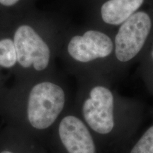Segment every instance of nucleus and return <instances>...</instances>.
Here are the masks:
<instances>
[{"mask_svg":"<svg viewBox=\"0 0 153 153\" xmlns=\"http://www.w3.org/2000/svg\"><path fill=\"white\" fill-rule=\"evenodd\" d=\"M66 52L76 78L89 74H102L113 79L114 41L108 34L98 29L74 34L69 38Z\"/></svg>","mask_w":153,"mask_h":153,"instance_id":"2","label":"nucleus"},{"mask_svg":"<svg viewBox=\"0 0 153 153\" xmlns=\"http://www.w3.org/2000/svg\"><path fill=\"white\" fill-rule=\"evenodd\" d=\"M130 153H153V124L143 132L132 146Z\"/></svg>","mask_w":153,"mask_h":153,"instance_id":"9","label":"nucleus"},{"mask_svg":"<svg viewBox=\"0 0 153 153\" xmlns=\"http://www.w3.org/2000/svg\"><path fill=\"white\" fill-rule=\"evenodd\" d=\"M1 153H12V152H9V151H4V152H1Z\"/></svg>","mask_w":153,"mask_h":153,"instance_id":"12","label":"nucleus"},{"mask_svg":"<svg viewBox=\"0 0 153 153\" xmlns=\"http://www.w3.org/2000/svg\"><path fill=\"white\" fill-rule=\"evenodd\" d=\"M68 92L56 82L44 80L31 87L26 115L29 124L37 131L50 128L68 109Z\"/></svg>","mask_w":153,"mask_h":153,"instance_id":"4","label":"nucleus"},{"mask_svg":"<svg viewBox=\"0 0 153 153\" xmlns=\"http://www.w3.org/2000/svg\"><path fill=\"white\" fill-rule=\"evenodd\" d=\"M152 29V16L144 11H136L120 25L114 38L113 79L120 76V72L125 70L126 66L131 64L142 53Z\"/></svg>","mask_w":153,"mask_h":153,"instance_id":"3","label":"nucleus"},{"mask_svg":"<svg viewBox=\"0 0 153 153\" xmlns=\"http://www.w3.org/2000/svg\"><path fill=\"white\" fill-rule=\"evenodd\" d=\"M57 133L67 153L98 152V141L72 106L59 120Z\"/></svg>","mask_w":153,"mask_h":153,"instance_id":"5","label":"nucleus"},{"mask_svg":"<svg viewBox=\"0 0 153 153\" xmlns=\"http://www.w3.org/2000/svg\"><path fill=\"white\" fill-rule=\"evenodd\" d=\"M145 0H108L101 7V19L110 26H120L140 8Z\"/></svg>","mask_w":153,"mask_h":153,"instance_id":"7","label":"nucleus"},{"mask_svg":"<svg viewBox=\"0 0 153 153\" xmlns=\"http://www.w3.org/2000/svg\"><path fill=\"white\" fill-rule=\"evenodd\" d=\"M77 79L72 107L97 141H121L135 133L141 118L137 101L120 95L106 74H89Z\"/></svg>","mask_w":153,"mask_h":153,"instance_id":"1","label":"nucleus"},{"mask_svg":"<svg viewBox=\"0 0 153 153\" xmlns=\"http://www.w3.org/2000/svg\"><path fill=\"white\" fill-rule=\"evenodd\" d=\"M19 0H0V4L5 6H11L16 4Z\"/></svg>","mask_w":153,"mask_h":153,"instance_id":"10","label":"nucleus"},{"mask_svg":"<svg viewBox=\"0 0 153 153\" xmlns=\"http://www.w3.org/2000/svg\"><path fill=\"white\" fill-rule=\"evenodd\" d=\"M14 44L17 61L23 68H33L39 72L48 68L51 59V49L31 26H19L15 32Z\"/></svg>","mask_w":153,"mask_h":153,"instance_id":"6","label":"nucleus"},{"mask_svg":"<svg viewBox=\"0 0 153 153\" xmlns=\"http://www.w3.org/2000/svg\"><path fill=\"white\" fill-rule=\"evenodd\" d=\"M17 61L14 41L11 39L0 41V66L11 68Z\"/></svg>","mask_w":153,"mask_h":153,"instance_id":"8","label":"nucleus"},{"mask_svg":"<svg viewBox=\"0 0 153 153\" xmlns=\"http://www.w3.org/2000/svg\"><path fill=\"white\" fill-rule=\"evenodd\" d=\"M149 57H150V58H149L148 60H150V62L153 65V43H152V48H151L150 55H149Z\"/></svg>","mask_w":153,"mask_h":153,"instance_id":"11","label":"nucleus"}]
</instances>
